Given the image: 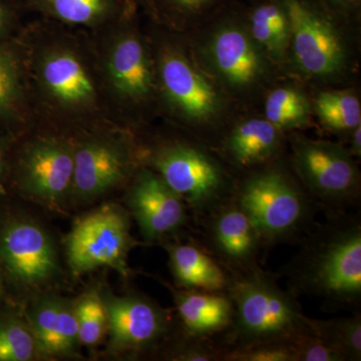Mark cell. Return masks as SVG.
Returning <instances> with one entry per match:
<instances>
[{
    "mask_svg": "<svg viewBox=\"0 0 361 361\" xmlns=\"http://www.w3.org/2000/svg\"><path fill=\"white\" fill-rule=\"evenodd\" d=\"M49 8L61 20L85 25L103 16L110 0H47Z\"/></svg>",
    "mask_w": 361,
    "mask_h": 361,
    "instance_id": "83f0119b",
    "label": "cell"
},
{
    "mask_svg": "<svg viewBox=\"0 0 361 361\" xmlns=\"http://www.w3.org/2000/svg\"><path fill=\"white\" fill-rule=\"evenodd\" d=\"M311 106L320 122L334 132H351L361 125L360 99L349 90L320 92Z\"/></svg>",
    "mask_w": 361,
    "mask_h": 361,
    "instance_id": "603a6c76",
    "label": "cell"
},
{
    "mask_svg": "<svg viewBox=\"0 0 361 361\" xmlns=\"http://www.w3.org/2000/svg\"><path fill=\"white\" fill-rule=\"evenodd\" d=\"M322 4L346 18L360 13L361 0H320Z\"/></svg>",
    "mask_w": 361,
    "mask_h": 361,
    "instance_id": "1f68e13d",
    "label": "cell"
},
{
    "mask_svg": "<svg viewBox=\"0 0 361 361\" xmlns=\"http://www.w3.org/2000/svg\"><path fill=\"white\" fill-rule=\"evenodd\" d=\"M1 18H2V11H1V7H0V21H1Z\"/></svg>",
    "mask_w": 361,
    "mask_h": 361,
    "instance_id": "8d00e7d4",
    "label": "cell"
},
{
    "mask_svg": "<svg viewBox=\"0 0 361 361\" xmlns=\"http://www.w3.org/2000/svg\"><path fill=\"white\" fill-rule=\"evenodd\" d=\"M236 337L241 348L266 342L291 341L313 330L312 320L269 278L252 273L231 288Z\"/></svg>",
    "mask_w": 361,
    "mask_h": 361,
    "instance_id": "3957f363",
    "label": "cell"
},
{
    "mask_svg": "<svg viewBox=\"0 0 361 361\" xmlns=\"http://www.w3.org/2000/svg\"><path fill=\"white\" fill-rule=\"evenodd\" d=\"M282 2L290 25L288 54L296 71L317 82L341 78L349 66V47L341 26L346 18L320 0Z\"/></svg>",
    "mask_w": 361,
    "mask_h": 361,
    "instance_id": "7a4b0ae2",
    "label": "cell"
},
{
    "mask_svg": "<svg viewBox=\"0 0 361 361\" xmlns=\"http://www.w3.org/2000/svg\"><path fill=\"white\" fill-rule=\"evenodd\" d=\"M171 267L177 281L191 290L219 291L224 288V272L213 259L192 245L170 250Z\"/></svg>",
    "mask_w": 361,
    "mask_h": 361,
    "instance_id": "ffe728a7",
    "label": "cell"
},
{
    "mask_svg": "<svg viewBox=\"0 0 361 361\" xmlns=\"http://www.w3.org/2000/svg\"><path fill=\"white\" fill-rule=\"evenodd\" d=\"M18 87L16 66L8 56L0 51V113L13 104L18 94Z\"/></svg>",
    "mask_w": 361,
    "mask_h": 361,
    "instance_id": "4dcf8cb0",
    "label": "cell"
},
{
    "mask_svg": "<svg viewBox=\"0 0 361 361\" xmlns=\"http://www.w3.org/2000/svg\"><path fill=\"white\" fill-rule=\"evenodd\" d=\"M39 355L28 322L16 315L0 317V361H28Z\"/></svg>",
    "mask_w": 361,
    "mask_h": 361,
    "instance_id": "cb8c5ba5",
    "label": "cell"
},
{
    "mask_svg": "<svg viewBox=\"0 0 361 361\" xmlns=\"http://www.w3.org/2000/svg\"><path fill=\"white\" fill-rule=\"evenodd\" d=\"M351 142L349 153L351 156H361V125L351 130Z\"/></svg>",
    "mask_w": 361,
    "mask_h": 361,
    "instance_id": "836d02e7",
    "label": "cell"
},
{
    "mask_svg": "<svg viewBox=\"0 0 361 361\" xmlns=\"http://www.w3.org/2000/svg\"><path fill=\"white\" fill-rule=\"evenodd\" d=\"M132 239L126 214L118 207L104 206L82 218L66 239L71 269L78 273L99 267L125 272Z\"/></svg>",
    "mask_w": 361,
    "mask_h": 361,
    "instance_id": "8992f818",
    "label": "cell"
},
{
    "mask_svg": "<svg viewBox=\"0 0 361 361\" xmlns=\"http://www.w3.org/2000/svg\"><path fill=\"white\" fill-rule=\"evenodd\" d=\"M129 157L118 145L92 141L75 152L71 191L80 201L94 200L120 184L128 172Z\"/></svg>",
    "mask_w": 361,
    "mask_h": 361,
    "instance_id": "5bb4252c",
    "label": "cell"
},
{
    "mask_svg": "<svg viewBox=\"0 0 361 361\" xmlns=\"http://www.w3.org/2000/svg\"><path fill=\"white\" fill-rule=\"evenodd\" d=\"M110 73L116 90L134 99L148 97L153 87V73L142 42L127 37L116 44L111 54Z\"/></svg>",
    "mask_w": 361,
    "mask_h": 361,
    "instance_id": "e0dca14e",
    "label": "cell"
},
{
    "mask_svg": "<svg viewBox=\"0 0 361 361\" xmlns=\"http://www.w3.org/2000/svg\"><path fill=\"white\" fill-rule=\"evenodd\" d=\"M75 151L59 142H42L23 159V190L49 207H58L71 190Z\"/></svg>",
    "mask_w": 361,
    "mask_h": 361,
    "instance_id": "8fae6325",
    "label": "cell"
},
{
    "mask_svg": "<svg viewBox=\"0 0 361 361\" xmlns=\"http://www.w3.org/2000/svg\"><path fill=\"white\" fill-rule=\"evenodd\" d=\"M176 304L180 319L195 336L220 331L233 317L231 299L213 291L180 292L176 296Z\"/></svg>",
    "mask_w": 361,
    "mask_h": 361,
    "instance_id": "ac0fdd59",
    "label": "cell"
},
{
    "mask_svg": "<svg viewBox=\"0 0 361 361\" xmlns=\"http://www.w3.org/2000/svg\"><path fill=\"white\" fill-rule=\"evenodd\" d=\"M293 164L304 185L327 201H342L360 187V172L353 156L339 145L299 137Z\"/></svg>",
    "mask_w": 361,
    "mask_h": 361,
    "instance_id": "30bf717a",
    "label": "cell"
},
{
    "mask_svg": "<svg viewBox=\"0 0 361 361\" xmlns=\"http://www.w3.org/2000/svg\"><path fill=\"white\" fill-rule=\"evenodd\" d=\"M164 9L187 23L203 25L236 0H158Z\"/></svg>",
    "mask_w": 361,
    "mask_h": 361,
    "instance_id": "4316f807",
    "label": "cell"
},
{
    "mask_svg": "<svg viewBox=\"0 0 361 361\" xmlns=\"http://www.w3.org/2000/svg\"><path fill=\"white\" fill-rule=\"evenodd\" d=\"M78 338L85 345H96L108 330V313L104 299L94 292H89L75 304Z\"/></svg>",
    "mask_w": 361,
    "mask_h": 361,
    "instance_id": "484cf974",
    "label": "cell"
},
{
    "mask_svg": "<svg viewBox=\"0 0 361 361\" xmlns=\"http://www.w3.org/2000/svg\"><path fill=\"white\" fill-rule=\"evenodd\" d=\"M292 342L295 361H343L344 356L329 341L316 334L306 332Z\"/></svg>",
    "mask_w": 361,
    "mask_h": 361,
    "instance_id": "f1b7e54d",
    "label": "cell"
},
{
    "mask_svg": "<svg viewBox=\"0 0 361 361\" xmlns=\"http://www.w3.org/2000/svg\"><path fill=\"white\" fill-rule=\"evenodd\" d=\"M2 169H4V158H2L1 151H0V177H1Z\"/></svg>",
    "mask_w": 361,
    "mask_h": 361,
    "instance_id": "e575fe53",
    "label": "cell"
},
{
    "mask_svg": "<svg viewBox=\"0 0 361 361\" xmlns=\"http://www.w3.org/2000/svg\"><path fill=\"white\" fill-rule=\"evenodd\" d=\"M260 235L238 205L225 209L214 224V239L230 260L243 262L253 257Z\"/></svg>",
    "mask_w": 361,
    "mask_h": 361,
    "instance_id": "44dd1931",
    "label": "cell"
},
{
    "mask_svg": "<svg viewBox=\"0 0 361 361\" xmlns=\"http://www.w3.org/2000/svg\"><path fill=\"white\" fill-rule=\"evenodd\" d=\"M103 299L111 350L126 353L141 350L158 341L165 331V316L146 299L137 296Z\"/></svg>",
    "mask_w": 361,
    "mask_h": 361,
    "instance_id": "7c38bea8",
    "label": "cell"
},
{
    "mask_svg": "<svg viewBox=\"0 0 361 361\" xmlns=\"http://www.w3.org/2000/svg\"><path fill=\"white\" fill-rule=\"evenodd\" d=\"M282 130L265 118H252L234 128L226 149L231 160L243 168L271 160L281 146Z\"/></svg>",
    "mask_w": 361,
    "mask_h": 361,
    "instance_id": "2e32d148",
    "label": "cell"
},
{
    "mask_svg": "<svg viewBox=\"0 0 361 361\" xmlns=\"http://www.w3.org/2000/svg\"><path fill=\"white\" fill-rule=\"evenodd\" d=\"M129 205L142 236L155 241L184 223L185 202L160 175L145 171L128 196Z\"/></svg>",
    "mask_w": 361,
    "mask_h": 361,
    "instance_id": "4fadbf2b",
    "label": "cell"
},
{
    "mask_svg": "<svg viewBox=\"0 0 361 361\" xmlns=\"http://www.w3.org/2000/svg\"><path fill=\"white\" fill-rule=\"evenodd\" d=\"M0 269L20 288H35L58 275L56 248L39 224L11 218L0 226Z\"/></svg>",
    "mask_w": 361,
    "mask_h": 361,
    "instance_id": "52a82bcc",
    "label": "cell"
},
{
    "mask_svg": "<svg viewBox=\"0 0 361 361\" xmlns=\"http://www.w3.org/2000/svg\"><path fill=\"white\" fill-rule=\"evenodd\" d=\"M28 324L39 355L47 357L75 355L80 343L75 305L54 297L42 299L30 310Z\"/></svg>",
    "mask_w": 361,
    "mask_h": 361,
    "instance_id": "9a60e30c",
    "label": "cell"
},
{
    "mask_svg": "<svg viewBox=\"0 0 361 361\" xmlns=\"http://www.w3.org/2000/svg\"><path fill=\"white\" fill-rule=\"evenodd\" d=\"M2 288H4V286H2V271L0 269V300H1L2 297Z\"/></svg>",
    "mask_w": 361,
    "mask_h": 361,
    "instance_id": "d590c367",
    "label": "cell"
},
{
    "mask_svg": "<svg viewBox=\"0 0 361 361\" xmlns=\"http://www.w3.org/2000/svg\"><path fill=\"white\" fill-rule=\"evenodd\" d=\"M154 164L169 187L195 209L212 206L227 189V177L220 164L196 147H165L156 154Z\"/></svg>",
    "mask_w": 361,
    "mask_h": 361,
    "instance_id": "9c48e42d",
    "label": "cell"
},
{
    "mask_svg": "<svg viewBox=\"0 0 361 361\" xmlns=\"http://www.w3.org/2000/svg\"><path fill=\"white\" fill-rule=\"evenodd\" d=\"M160 78L169 103L187 122L208 127L222 118V90L185 54L166 51L160 61Z\"/></svg>",
    "mask_w": 361,
    "mask_h": 361,
    "instance_id": "ba28073f",
    "label": "cell"
},
{
    "mask_svg": "<svg viewBox=\"0 0 361 361\" xmlns=\"http://www.w3.org/2000/svg\"><path fill=\"white\" fill-rule=\"evenodd\" d=\"M260 237L274 240L298 229L307 214L299 188L277 169L260 171L247 178L239 190L238 204Z\"/></svg>",
    "mask_w": 361,
    "mask_h": 361,
    "instance_id": "277c9868",
    "label": "cell"
},
{
    "mask_svg": "<svg viewBox=\"0 0 361 361\" xmlns=\"http://www.w3.org/2000/svg\"><path fill=\"white\" fill-rule=\"evenodd\" d=\"M311 111L312 106L305 94L289 85L275 87L266 97L264 118L280 130L307 125Z\"/></svg>",
    "mask_w": 361,
    "mask_h": 361,
    "instance_id": "7402d4cb",
    "label": "cell"
},
{
    "mask_svg": "<svg viewBox=\"0 0 361 361\" xmlns=\"http://www.w3.org/2000/svg\"><path fill=\"white\" fill-rule=\"evenodd\" d=\"M45 84L66 104H84L94 97L92 80L80 61L68 52L49 56L44 66Z\"/></svg>",
    "mask_w": 361,
    "mask_h": 361,
    "instance_id": "d6986e66",
    "label": "cell"
},
{
    "mask_svg": "<svg viewBox=\"0 0 361 361\" xmlns=\"http://www.w3.org/2000/svg\"><path fill=\"white\" fill-rule=\"evenodd\" d=\"M207 23L210 27L201 56L204 70L216 84L236 96L250 94L262 87L273 63L252 39L245 13L236 11L233 4Z\"/></svg>",
    "mask_w": 361,
    "mask_h": 361,
    "instance_id": "6da1fadb",
    "label": "cell"
},
{
    "mask_svg": "<svg viewBox=\"0 0 361 361\" xmlns=\"http://www.w3.org/2000/svg\"><path fill=\"white\" fill-rule=\"evenodd\" d=\"M180 360L186 361H210L215 360L216 355L212 351L209 350L206 348H190L185 351L184 353L179 355Z\"/></svg>",
    "mask_w": 361,
    "mask_h": 361,
    "instance_id": "d6a6232c",
    "label": "cell"
},
{
    "mask_svg": "<svg viewBox=\"0 0 361 361\" xmlns=\"http://www.w3.org/2000/svg\"><path fill=\"white\" fill-rule=\"evenodd\" d=\"M304 286L332 300L350 302L361 293V232L351 226L331 233L311 251Z\"/></svg>",
    "mask_w": 361,
    "mask_h": 361,
    "instance_id": "5b68a950",
    "label": "cell"
},
{
    "mask_svg": "<svg viewBox=\"0 0 361 361\" xmlns=\"http://www.w3.org/2000/svg\"><path fill=\"white\" fill-rule=\"evenodd\" d=\"M316 334L329 341L346 360H360L361 322L360 316L329 322L312 320Z\"/></svg>",
    "mask_w": 361,
    "mask_h": 361,
    "instance_id": "d4e9b609",
    "label": "cell"
},
{
    "mask_svg": "<svg viewBox=\"0 0 361 361\" xmlns=\"http://www.w3.org/2000/svg\"><path fill=\"white\" fill-rule=\"evenodd\" d=\"M291 341L266 342V343L240 348L228 355L227 360L237 361H295V355H294V349Z\"/></svg>",
    "mask_w": 361,
    "mask_h": 361,
    "instance_id": "f546056e",
    "label": "cell"
}]
</instances>
